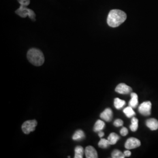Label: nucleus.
I'll use <instances>...</instances> for the list:
<instances>
[{
	"instance_id": "obj_8",
	"label": "nucleus",
	"mask_w": 158,
	"mask_h": 158,
	"mask_svg": "<svg viewBox=\"0 0 158 158\" xmlns=\"http://www.w3.org/2000/svg\"><path fill=\"white\" fill-rule=\"evenodd\" d=\"M101 118L104 119L107 122H110L113 118V111L110 108H106L100 114Z\"/></svg>"
},
{
	"instance_id": "obj_17",
	"label": "nucleus",
	"mask_w": 158,
	"mask_h": 158,
	"mask_svg": "<svg viewBox=\"0 0 158 158\" xmlns=\"http://www.w3.org/2000/svg\"><path fill=\"white\" fill-rule=\"evenodd\" d=\"M126 102L124 100H121L118 98H116L114 99V107L117 110H119L123 107L125 105Z\"/></svg>"
},
{
	"instance_id": "obj_11",
	"label": "nucleus",
	"mask_w": 158,
	"mask_h": 158,
	"mask_svg": "<svg viewBox=\"0 0 158 158\" xmlns=\"http://www.w3.org/2000/svg\"><path fill=\"white\" fill-rule=\"evenodd\" d=\"M131 99L129 102V106L135 108L138 104V97L135 93H131Z\"/></svg>"
},
{
	"instance_id": "obj_25",
	"label": "nucleus",
	"mask_w": 158,
	"mask_h": 158,
	"mask_svg": "<svg viewBox=\"0 0 158 158\" xmlns=\"http://www.w3.org/2000/svg\"><path fill=\"white\" fill-rule=\"evenodd\" d=\"M124 153L125 156H127V157H129L131 155V151H130L129 149H127V151H124Z\"/></svg>"
},
{
	"instance_id": "obj_5",
	"label": "nucleus",
	"mask_w": 158,
	"mask_h": 158,
	"mask_svg": "<svg viewBox=\"0 0 158 158\" xmlns=\"http://www.w3.org/2000/svg\"><path fill=\"white\" fill-rule=\"evenodd\" d=\"M141 146V141L135 138H130L125 143V148L127 149H132Z\"/></svg>"
},
{
	"instance_id": "obj_21",
	"label": "nucleus",
	"mask_w": 158,
	"mask_h": 158,
	"mask_svg": "<svg viewBox=\"0 0 158 158\" xmlns=\"http://www.w3.org/2000/svg\"><path fill=\"white\" fill-rule=\"evenodd\" d=\"M123 125V120L120 119H116L114 123V125L116 127H121Z\"/></svg>"
},
{
	"instance_id": "obj_7",
	"label": "nucleus",
	"mask_w": 158,
	"mask_h": 158,
	"mask_svg": "<svg viewBox=\"0 0 158 158\" xmlns=\"http://www.w3.org/2000/svg\"><path fill=\"white\" fill-rule=\"evenodd\" d=\"M85 157L87 158H97L98 154L95 148L92 146L86 147L85 151Z\"/></svg>"
},
{
	"instance_id": "obj_18",
	"label": "nucleus",
	"mask_w": 158,
	"mask_h": 158,
	"mask_svg": "<svg viewBox=\"0 0 158 158\" xmlns=\"http://www.w3.org/2000/svg\"><path fill=\"white\" fill-rule=\"evenodd\" d=\"M138 128V120L136 118L132 117L131 120V125H130V129L132 132H135Z\"/></svg>"
},
{
	"instance_id": "obj_14",
	"label": "nucleus",
	"mask_w": 158,
	"mask_h": 158,
	"mask_svg": "<svg viewBox=\"0 0 158 158\" xmlns=\"http://www.w3.org/2000/svg\"><path fill=\"white\" fill-rule=\"evenodd\" d=\"M84 149L81 146H77L74 149V158H83L84 154Z\"/></svg>"
},
{
	"instance_id": "obj_26",
	"label": "nucleus",
	"mask_w": 158,
	"mask_h": 158,
	"mask_svg": "<svg viewBox=\"0 0 158 158\" xmlns=\"http://www.w3.org/2000/svg\"><path fill=\"white\" fill-rule=\"evenodd\" d=\"M104 135V133L101 131H100V132H98V136L100 137V138H102V137H103Z\"/></svg>"
},
{
	"instance_id": "obj_15",
	"label": "nucleus",
	"mask_w": 158,
	"mask_h": 158,
	"mask_svg": "<svg viewBox=\"0 0 158 158\" xmlns=\"http://www.w3.org/2000/svg\"><path fill=\"white\" fill-rule=\"evenodd\" d=\"M85 134L84 132L81 130H78L74 133L72 137V139L74 141H80L85 138Z\"/></svg>"
},
{
	"instance_id": "obj_12",
	"label": "nucleus",
	"mask_w": 158,
	"mask_h": 158,
	"mask_svg": "<svg viewBox=\"0 0 158 158\" xmlns=\"http://www.w3.org/2000/svg\"><path fill=\"white\" fill-rule=\"evenodd\" d=\"M105 126H106V124H105L104 122L100 119H98L96 121V123H95V125L93 128V131L96 132H98L103 130Z\"/></svg>"
},
{
	"instance_id": "obj_2",
	"label": "nucleus",
	"mask_w": 158,
	"mask_h": 158,
	"mask_svg": "<svg viewBox=\"0 0 158 158\" xmlns=\"http://www.w3.org/2000/svg\"><path fill=\"white\" fill-rule=\"evenodd\" d=\"M27 58L29 62L36 66H42L45 62V57L42 51L35 48L29 50Z\"/></svg>"
},
{
	"instance_id": "obj_13",
	"label": "nucleus",
	"mask_w": 158,
	"mask_h": 158,
	"mask_svg": "<svg viewBox=\"0 0 158 158\" xmlns=\"http://www.w3.org/2000/svg\"><path fill=\"white\" fill-rule=\"evenodd\" d=\"M107 139L110 145H115L119 139V136L117 134L112 132L108 136Z\"/></svg>"
},
{
	"instance_id": "obj_24",
	"label": "nucleus",
	"mask_w": 158,
	"mask_h": 158,
	"mask_svg": "<svg viewBox=\"0 0 158 158\" xmlns=\"http://www.w3.org/2000/svg\"><path fill=\"white\" fill-rule=\"evenodd\" d=\"M128 130L125 127H123L120 131V134L122 136H126L128 134Z\"/></svg>"
},
{
	"instance_id": "obj_23",
	"label": "nucleus",
	"mask_w": 158,
	"mask_h": 158,
	"mask_svg": "<svg viewBox=\"0 0 158 158\" xmlns=\"http://www.w3.org/2000/svg\"><path fill=\"white\" fill-rule=\"evenodd\" d=\"M18 1L21 6H29L30 4V0H18Z\"/></svg>"
},
{
	"instance_id": "obj_16",
	"label": "nucleus",
	"mask_w": 158,
	"mask_h": 158,
	"mask_svg": "<svg viewBox=\"0 0 158 158\" xmlns=\"http://www.w3.org/2000/svg\"><path fill=\"white\" fill-rule=\"evenodd\" d=\"M123 112L128 118H132L135 115V113L134 111L133 108L131 107L130 106L124 108L123 110Z\"/></svg>"
},
{
	"instance_id": "obj_20",
	"label": "nucleus",
	"mask_w": 158,
	"mask_h": 158,
	"mask_svg": "<svg viewBox=\"0 0 158 158\" xmlns=\"http://www.w3.org/2000/svg\"><path fill=\"white\" fill-rule=\"evenodd\" d=\"M98 145V147L102 148H107L110 145L108 140L106 139H104V138H102L100 139Z\"/></svg>"
},
{
	"instance_id": "obj_3",
	"label": "nucleus",
	"mask_w": 158,
	"mask_h": 158,
	"mask_svg": "<svg viewBox=\"0 0 158 158\" xmlns=\"http://www.w3.org/2000/svg\"><path fill=\"white\" fill-rule=\"evenodd\" d=\"M37 124L38 123L35 119L28 120L24 122L22 125V130L23 133L25 134H29L30 132L34 131Z\"/></svg>"
},
{
	"instance_id": "obj_9",
	"label": "nucleus",
	"mask_w": 158,
	"mask_h": 158,
	"mask_svg": "<svg viewBox=\"0 0 158 158\" xmlns=\"http://www.w3.org/2000/svg\"><path fill=\"white\" fill-rule=\"evenodd\" d=\"M146 125L152 131H155L158 129V121L156 119L150 118L147 119Z\"/></svg>"
},
{
	"instance_id": "obj_1",
	"label": "nucleus",
	"mask_w": 158,
	"mask_h": 158,
	"mask_svg": "<svg viewBox=\"0 0 158 158\" xmlns=\"http://www.w3.org/2000/svg\"><path fill=\"white\" fill-rule=\"evenodd\" d=\"M126 19L127 14L125 12L119 10H113L109 12L108 15V25L112 28H116L124 23Z\"/></svg>"
},
{
	"instance_id": "obj_4",
	"label": "nucleus",
	"mask_w": 158,
	"mask_h": 158,
	"mask_svg": "<svg viewBox=\"0 0 158 158\" xmlns=\"http://www.w3.org/2000/svg\"><path fill=\"white\" fill-rule=\"evenodd\" d=\"M151 108H152V104L151 102H143L139 106V107L138 108V111L142 115L145 116H148L151 115Z\"/></svg>"
},
{
	"instance_id": "obj_19",
	"label": "nucleus",
	"mask_w": 158,
	"mask_h": 158,
	"mask_svg": "<svg viewBox=\"0 0 158 158\" xmlns=\"http://www.w3.org/2000/svg\"><path fill=\"white\" fill-rule=\"evenodd\" d=\"M125 155L124 153L119 150H114L111 153V157L113 158H124Z\"/></svg>"
},
{
	"instance_id": "obj_10",
	"label": "nucleus",
	"mask_w": 158,
	"mask_h": 158,
	"mask_svg": "<svg viewBox=\"0 0 158 158\" xmlns=\"http://www.w3.org/2000/svg\"><path fill=\"white\" fill-rule=\"evenodd\" d=\"M29 10V9L27 8L26 6L21 5L20 7L16 10L15 13L19 17L26 18L28 16Z\"/></svg>"
},
{
	"instance_id": "obj_6",
	"label": "nucleus",
	"mask_w": 158,
	"mask_h": 158,
	"mask_svg": "<svg viewBox=\"0 0 158 158\" xmlns=\"http://www.w3.org/2000/svg\"><path fill=\"white\" fill-rule=\"evenodd\" d=\"M132 90L131 87L124 83L119 84L115 88V91L121 94H128L131 93Z\"/></svg>"
},
{
	"instance_id": "obj_22",
	"label": "nucleus",
	"mask_w": 158,
	"mask_h": 158,
	"mask_svg": "<svg viewBox=\"0 0 158 158\" xmlns=\"http://www.w3.org/2000/svg\"><path fill=\"white\" fill-rule=\"evenodd\" d=\"M28 17H29L30 19H31L32 21H35V13L34 12V11H32V10H29Z\"/></svg>"
}]
</instances>
